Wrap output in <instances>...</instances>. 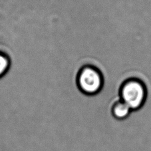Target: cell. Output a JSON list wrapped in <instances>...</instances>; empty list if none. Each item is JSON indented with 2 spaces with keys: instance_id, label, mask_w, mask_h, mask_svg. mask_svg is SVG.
Listing matches in <instances>:
<instances>
[{
  "instance_id": "obj_2",
  "label": "cell",
  "mask_w": 151,
  "mask_h": 151,
  "mask_svg": "<svg viewBox=\"0 0 151 151\" xmlns=\"http://www.w3.org/2000/svg\"><path fill=\"white\" fill-rule=\"evenodd\" d=\"M76 83L81 92L86 95L93 96L101 91L105 81L99 69L92 65H86L78 71Z\"/></svg>"
},
{
  "instance_id": "obj_3",
  "label": "cell",
  "mask_w": 151,
  "mask_h": 151,
  "mask_svg": "<svg viewBox=\"0 0 151 151\" xmlns=\"http://www.w3.org/2000/svg\"><path fill=\"white\" fill-rule=\"evenodd\" d=\"M132 112V110L129 107V106L120 99L112 105V115L114 119L119 121L127 119Z\"/></svg>"
},
{
  "instance_id": "obj_1",
  "label": "cell",
  "mask_w": 151,
  "mask_h": 151,
  "mask_svg": "<svg viewBox=\"0 0 151 151\" xmlns=\"http://www.w3.org/2000/svg\"><path fill=\"white\" fill-rule=\"evenodd\" d=\"M119 97L132 111H138L142 107L147 101V88L139 78H129L120 87Z\"/></svg>"
},
{
  "instance_id": "obj_4",
  "label": "cell",
  "mask_w": 151,
  "mask_h": 151,
  "mask_svg": "<svg viewBox=\"0 0 151 151\" xmlns=\"http://www.w3.org/2000/svg\"><path fill=\"white\" fill-rule=\"evenodd\" d=\"M11 59L8 55L0 51V78L3 77L10 69Z\"/></svg>"
}]
</instances>
